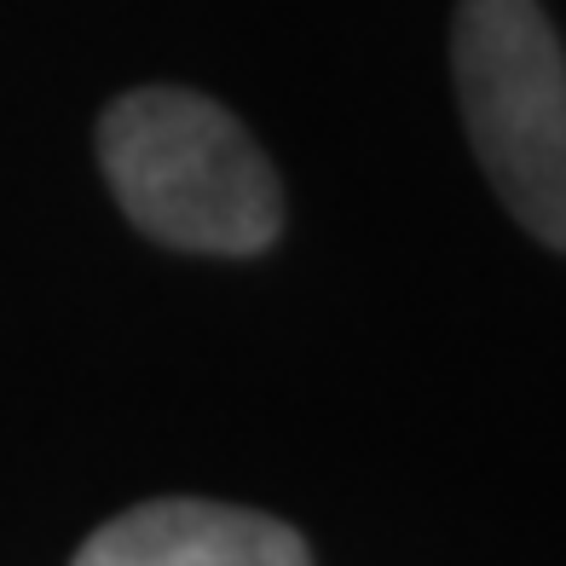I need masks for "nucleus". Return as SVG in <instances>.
I'll use <instances>...</instances> for the list:
<instances>
[{"label": "nucleus", "mask_w": 566, "mask_h": 566, "mask_svg": "<svg viewBox=\"0 0 566 566\" xmlns=\"http://www.w3.org/2000/svg\"><path fill=\"white\" fill-rule=\"evenodd\" d=\"M98 168L122 214L168 249L261 254L283 231V186L266 150L202 93H122L98 122Z\"/></svg>", "instance_id": "1"}, {"label": "nucleus", "mask_w": 566, "mask_h": 566, "mask_svg": "<svg viewBox=\"0 0 566 566\" xmlns=\"http://www.w3.org/2000/svg\"><path fill=\"white\" fill-rule=\"evenodd\" d=\"M70 566H313V555L272 514L163 497L105 521Z\"/></svg>", "instance_id": "3"}, {"label": "nucleus", "mask_w": 566, "mask_h": 566, "mask_svg": "<svg viewBox=\"0 0 566 566\" xmlns=\"http://www.w3.org/2000/svg\"><path fill=\"white\" fill-rule=\"evenodd\" d=\"M451 75L480 174L537 243L566 249V46L537 0H462Z\"/></svg>", "instance_id": "2"}]
</instances>
